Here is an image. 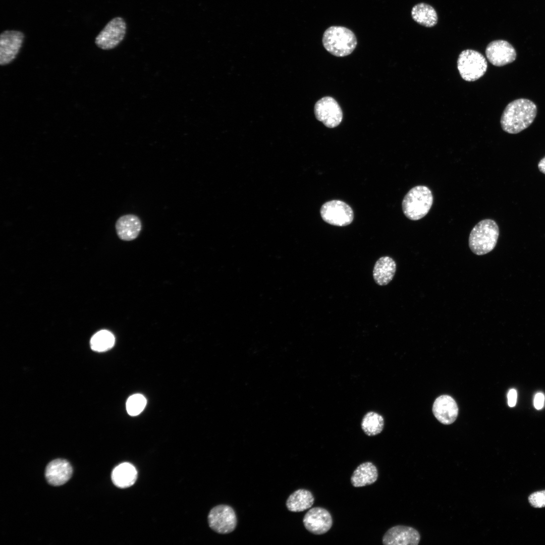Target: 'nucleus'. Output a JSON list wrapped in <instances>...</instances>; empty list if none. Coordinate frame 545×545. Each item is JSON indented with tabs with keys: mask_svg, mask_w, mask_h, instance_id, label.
<instances>
[{
	"mask_svg": "<svg viewBox=\"0 0 545 545\" xmlns=\"http://www.w3.org/2000/svg\"><path fill=\"white\" fill-rule=\"evenodd\" d=\"M537 114L536 104L526 98L515 99L505 107L500 123L502 129L509 134H517L528 128Z\"/></svg>",
	"mask_w": 545,
	"mask_h": 545,
	"instance_id": "1",
	"label": "nucleus"
},
{
	"mask_svg": "<svg viewBox=\"0 0 545 545\" xmlns=\"http://www.w3.org/2000/svg\"><path fill=\"white\" fill-rule=\"evenodd\" d=\"M499 236V228L492 219L478 222L472 229L469 237V246L476 255H482L495 247Z\"/></svg>",
	"mask_w": 545,
	"mask_h": 545,
	"instance_id": "2",
	"label": "nucleus"
},
{
	"mask_svg": "<svg viewBox=\"0 0 545 545\" xmlns=\"http://www.w3.org/2000/svg\"><path fill=\"white\" fill-rule=\"evenodd\" d=\"M322 42L329 52L339 57L350 54L357 44L354 32L340 26H332L327 28L323 33Z\"/></svg>",
	"mask_w": 545,
	"mask_h": 545,
	"instance_id": "3",
	"label": "nucleus"
},
{
	"mask_svg": "<svg viewBox=\"0 0 545 545\" xmlns=\"http://www.w3.org/2000/svg\"><path fill=\"white\" fill-rule=\"evenodd\" d=\"M433 203V196L428 187L417 185L411 188L404 196L402 203L404 215L409 220H419L429 212Z\"/></svg>",
	"mask_w": 545,
	"mask_h": 545,
	"instance_id": "4",
	"label": "nucleus"
},
{
	"mask_svg": "<svg viewBox=\"0 0 545 545\" xmlns=\"http://www.w3.org/2000/svg\"><path fill=\"white\" fill-rule=\"evenodd\" d=\"M457 68L464 80L474 81L485 74L487 65L485 58L481 53L474 50L466 49L459 54Z\"/></svg>",
	"mask_w": 545,
	"mask_h": 545,
	"instance_id": "5",
	"label": "nucleus"
},
{
	"mask_svg": "<svg viewBox=\"0 0 545 545\" xmlns=\"http://www.w3.org/2000/svg\"><path fill=\"white\" fill-rule=\"evenodd\" d=\"M320 215L326 223L336 226H346L354 219L351 207L345 202L333 200L324 203L320 210Z\"/></svg>",
	"mask_w": 545,
	"mask_h": 545,
	"instance_id": "6",
	"label": "nucleus"
},
{
	"mask_svg": "<svg viewBox=\"0 0 545 545\" xmlns=\"http://www.w3.org/2000/svg\"><path fill=\"white\" fill-rule=\"evenodd\" d=\"M126 31V24L120 17L109 21L95 39L96 45L103 50L116 47L124 39Z\"/></svg>",
	"mask_w": 545,
	"mask_h": 545,
	"instance_id": "7",
	"label": "nucleus"
},
{
	"mask_svg": "<svg viewBox=\"0 0 545 545\" xmlns=\"http://www.w3.org/2000/svg\"><path fill=\"white\" fill-rule=\"evenodd\" d=\"M207 519L210 528L220 534L232 532L237 525V519L234 510L226 505H220L213 508Z\"/></svg>",
	"mask_w": 545,
	"mask_h": 545,
	"instance_id": "8",
	"label": "nucleus"
},
{
	"mask_svg": "<svg viewBox=\"0 0 545 545\" xmlns=\"http://www.w3.org/2000/svg\"><path fill=\"white\" fill-rule=\"evenodd\" d=\"M314 111L316 119L328 128L336 127L343 119L340 106L331 96H325L318 100L315 104Z\"/></svg>",
	"mask_w": 545,
	"mask_h": 545,
	"instance_id": "9",
	"label": "nucleus"
},
{
	"mask_svg": "<svg viewBox=\"0 0 545 545\" xmlns=\"http://www.w3.org/2000/svg\"><path fill=\"white\" fill-rule=\"evenodd\" d=\"M25 35L18 30H5L0 35V65L11 63L18 54Z\"/></svg>",
	"mask_w": 545,
	"mask_h": 545,
	"instance_id": "10",
	"label": "nucleus"
},
{
	"mask_svg": "<svg viewBox=\"0 0 545 545\" xmlns=\"http://www.w3.org/2000/svg\"><path fill=\"white\" fill-rule=\"evenodd\" d=\"M488 61L493 65L502 67L513 62L517 57L514 47L504 40L490 42L485 49Z\"/></svg>",
	"mask_w": 545,
	"mask_h": 545,
	"instance_id": "11",
	"label": "nucleus"
},
{
	"mask_svg": "<svg viewBox=\"0 0 545 545\" xmlns=\"http://www.w3.org/2000/svg\"><path fill=\"white\" fill-rule=\"evenodd\" d=\"M303 522L308 531L320 535L326 533L331 529L333 520L327 510L317 507L308 511L304 516Z\"/></svg>",
	"mask_w": 545,
	"mask_h": 545,
	"instance_id": "12",
	"label": "nucleus"
},
{
	"mask_svg": "<svg viewBox=\"0 0 545 545\" xmlns=\"http://www.w3.org/2000/svg\"><path fill=\"white\" fill-rule=\"evenodd\" d=\"M420 539V534L415 528L396 525L387 530L382 541L385 545H417Z\"/></svg>",
	"mask_w": 545,
	"mask_h": 545,
	"instance_id": "13",
	"label": "nucleus"
},
{
	"mask_svg": "<svg viewBox=\"0 0 545 545\" xmlns=\"http://www.w3.org/2000/svg\"><path fill=\"white\" fill-rule=\"evenodd\" d=\"M432 412L435 418L442 423L450 424L456 419L458 407L455 400L450 396L442 395L434 401Z\"/></svg>",
	"mask_w": 545,
	"mask_h": 545,
	"instance_id": "14",
	"label": "nucleus"
},
{
	"mask_svg": "<svg viewBox=\"0 0 545 545\" xmlns=\"http://www.w3.org/2000/svg\"><path fill=\"white\" fill-rule=\"evenodd\" d=\"M72 466L68 461L57 459L47 465L45 475L50 484L59 486L66 483L72 476Z\"/></svg>",
	"mask_w": 545,
	"mask_h": 545,
	"instance_id": "15",
	"label": "nucleus"
},
{
	"mask_svg": "<svg viewBox=\"0 0 545 545\" xmlns=\"http://www.w3.org/2000/svg\"><path fill=\"white\" fill-rule=\"evenodd\" d=\"M115 227L119 238L123 241H129L138 236L141 231L142 224L138 216L128 214L118 219Z\"/></svg>",
	"mask_w": 545,
	"mask_h": 545,
	"instance_id": "16",
	"label": "nucleus"
},
{
	"mask_svg": "<svg viewBox=\"0 0 545 545\" xmlns=\"http://www.w3.org/2000/svg\"><path fill=\"white\" fill-rule=\"evenodd\" d=\"M396 270L395 260L388 256H382L374 265L372 272L374 281L379 286H386L393 280Z\"/></svg>",
	"mask_w": 545,
	"mask_h": 545,
	"instance_id": "17",
	"label": "nucleus"
},
{
	"mask_svg": "<svg viewBox=\"0 0 545 545\" xmlns=\"http://www.w3.org/2000/svg\"><path fill=\"white\" fill-rule=\"evenodd\" d=\"M377 477L376 466L370 462H366L360 464L354 471L351 482L355 487H362L373 483Z\"/></svg>",
	"mask_w": 545,
	"mask_h": 545,
	"instance_id": "18",
	"label": "nucleus"
},
{
	"mask_svg": "<svg viewBox=\"0 0 545 545\" xmlns=\"http://www.w3.org/2000/svg\"><path fill=\"white\" fill-rule=\"evenodd\" d=\"M137 472L131 464L124 462L117 466L113 470L111 478L113 483L120 488L132 485L136 480Z\"/></svg>",
	"mask_w": 545,
	"mask_h": 545,
	"instance_id": "19",
	"label": "nucleus"
},
{
	"mask_svg": "<svg viewBox=\"0 0 545 545\" xmlns=\"http://www.w3.org/2000/svg\"><path fill=\"white\" fill-rule=\"evenodd\" d=\"M314 501V497L310 491L305 489H299L289 497L286 502V506L291 512H302L310 508Z\"/></svg>",
	"mask_w": 545,
	"mask_h": 545,
	"instance_id": "20",
	"label": "nucleus"
},
{
	"mask_svg": "<svg viewBox=\"0 0 545 545\" xmlns=\"http://www.w3.org/2000/svg\"><path fill=\"white\" fill-rule=\"evenodd\" d=\"M412 19L419 24L426 27H431L438 22V17L434 9L425 3L415 5L411 10Z\"/></svg>",
	"mask_w": 545,
	"mask_h": 545,
	"instance_id": "21",
	"label": "nucleus"
},
{
	"mask_svg": "<svg viewBox=\"0 0 545 545\" xmlns=\"http://www.w3.org/2000/svg\"><path fill=\"white\" fill-rule=\"evenodd\" d=\"M384 426L383 417L374 412L366 413L361 422L362 430L368 436H373L379 433L383 430Z\"/></svg>",
	"mask_w": 545,
	"mask_h": 545,
	"instance_id": "22",
	"label": "nucleus"
},
{
	"mask_svg": "<svg viewBox=\"0 0 545 545\" xmlns=\"http://www.w3.org/2000/svg\"><path fill=\"white\" fill-rule=\"evenodd\" d=\"M115 343V337L109 331L101 330L95 334L90 340L91 349L97 352H103L110 349Z\"/></svg>",
	"mask_w": 545,
	"mask_h": 545,
	"instance_id": "23",
	"label": "nucleus"
},
{
	"mask_svg": "<svg viewBox=\"0 0 545 545\" xmlns=\"http://www.w3.org/2000/svg\"><path fill=\"white\" fill-rule=\"evenodd\" d=\"M146 404V400L143 395H133L128 399L126 403L127 412L131 416L138 415L143 410Z\"/></svg>",
	"mask_w": 545,
	"mask_h": 545,
	"instance_id": "24",
	"label": "nucleus"
},
{
	"mask_svg": "<svg viewBox=\"0 0 545 545\" xmlns=\"http://www.w3.org/2000/svg\"><path fill=\"white\" fill-rule=\"evenodd\" d=\"M530 505L534 508L545 507V490L531 494L528 498Z\"/></svg>",
	"mask_w": 545,
	"mask_h": 545,
	"instance_id": "25",
	"label": "nucleus"
},
{
	"mask_svg": "<svg viewBox=\"0 0 545 545\" xmlns=\"http://www.w3.org/2000/svg\"><path fill=\"white\" fill-rule=\"evenodd\" d=\"M545 397L541 392L536 393L534 398V406L537 410L542 409L544 406Z\"/></svg>",
	"mask_w": 545,
	"mask_h": 545,
	"instance_id": "26",
	"label": "nucleus"
},
{
	"mask_svg": "<svg viewBox=\"0 0 545 545\" xmlns=\"http://www.w3.org/2000/svg\"><path fill=\"white\" fill-rule=\"evenodd\" d=\"M507 397L508 405L511 407L515 406L517 398L516 390L514 389H510L508 392Z\"/></svg>",
	"mask_w": 545,
	"mask_h": 545,
	"instance_id": "27",
	"label": "nucleus"
},
{
	"mask_svg": "<svg viewBox=\"0 0 545 545\" xmlns=\"http://www.w3.org/2000/svg\"><path fill=\"white\" fill-rule=\"evenodd\" d=\"M538 168L540 172L545 175V156L539 161Z\"/></svg>",
	"mask_w": 545,
	"mask_h": 545,
	"instance_id": "28",
	"label": "nucleus"
}]
</instances>
